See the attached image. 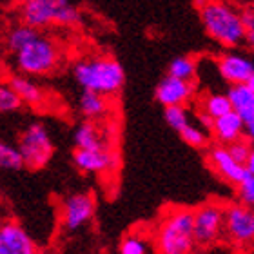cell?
<instances>
[{"instance_id":"obj_1","label":"cell","mask_w":254,"mask_h":254,"mask_svg":"<svg viewBox=\"0 0 254 254\" xmlns=\"http://www.w3.org/2000/svg\"><path fill=\"white\" fill-rule=\"evenodd\" d=\"M201 26L209 37L223 48H238L245 42L247 26L244 9L227 0H196Z\"/></svg>"},{"instance_id":"obj_2","label":"cell","mask_w":254,"mask_h":254,"mask_svg":"<svg viewBox=\"0 0 254 254\" xmlns=\"http://www.w3.org/2000/svg\"><path fill=\"white\" fill-rule=\"evenodd\" d=\"M194 247V211L186 207L165 211L154 233V249L162 254H189Z\"/></svg>"},{"instance_id":"obj_3","label":"cell","mask_w":254,"mask_h":254,"mask_svg":"<svg viewBox=\"0 0 254 254\" xmlns=\"http://www.w3.org/2000/svg\"><path fill=\"white\" fill-rule=\"evenodd\" d=\"M73 76L82 89L113 96L120 93L126 82L124 67L111 57H87L73 65Z\"/></svg>"},{"instance_id":"obj_4","label":"cell","mask_w":254,"mask_h":254,"mask_svg":"<svg viewBox=\"0 0 254 254\" xmlns=\"http://www.w3.org/2000/svg\"><path fill=\"white\" fill-rule=\"evenodd\" d=\"M18 16L37 29L49 26L69 27L80 22V11L69 0H31L18 7Z\"/></svg>"},{"instance_id":"obj_5","label":"cell","mask_w":254,"mask_h":254,"mask_svg":"<svg viewBox=\"0 0 254 254\" xmlns=\"http://www.w3.org/2000/svg\"><path fill=\"white\" fill-rule=\"evenodd\" d=\"M13 60L22 74L44 76L53 73L60 64V49L53 38L38 33V37H35L18 53L13 55Z\"/></svg>"},{"instance_id":"obj_6","label":"cell","mask_w":254,"mask_h":254,"mask_svg":"<svg viewBox=\"0 0 254 254\" xmlns=\"http://www.w3.org/2000/svg\"><path fill=\"white\" fill-rule=\"evenodd\" d=\"M18 149L24 156L26 167L31 171H38L46 167L55 153L53 140L49 136V131L46 129V126H42V124H31L20 132Z\"/></svg>"},{"instance_id":"obj_7","label":"cell","mask_w":254,"mask_h":254,"mask_svg":"<svg viewBox=\"0 0 254 254\" xmlns=\"http://www.w3.org/2000/svg\"><path fill=\"white\" fill-rule=\"evenodd\" d=\"M225 225V209L216 201L201 203L194 209V240L196 247H211L222 238Z\"/></svg>"},{"instance_id":"obj_8","label":"cell","mask_w":254,"mask_h":254,"mask_svg":"<svg viewBox=\"0 0 254 254\" xmlns=\"http://www.w3.org/2000/svg\"><path fill=\"white\" fill-rule=\"evenodd\" d=\"M223 233L234 245L249 247L254 245V207L238 201L225 209Z\"/></svg>"},{"instance_id":"obj_9","label":"cell","mask_w":254,"mask_h":254,"mask_svg":"<svg viewBox=\"0 0 254 254\" xmlns=\"http://www.w3.org/2000/svg\"><path fill=\"white\" fill-rule=\"evenodd\" d=\"M95 216V198L89 192H74L64 198L60 207V223L67 233H74L93 220Z\"/></svg>"},{"instance_id":"obj_10","label":"cell","mask_w":254,"mask_h":254,"mask_svg":"<svg viewBox=\"0 0 254 254\" xmlns=\"http://www.w3.org/2000/svg\"><path fill=\"white\" fill-rule=\"evenodd\" d=\"M74 167L87 175H106L118 167V156L107 149H76L73 153Z\"/></svg>"},{"instance_id":"obj_11","label":"cell","mask_w":254,"mask_h":254,"mask_svg":"<svg viewBox=\"0 0 254 254\" xmlns=\"http://www.w3.org/2000/svg\"><path fill=\"white\" fill-rule=\"evenodd\" d=\"M192 95H194V84L190 80L178 78L173 74H167L160 80V84L156 85V91H154L156 100L164 107L186 106L192 98Z\"/></svg>"},{"instance_id":"obj_12","label":"cell","mask_w":254,"mask_h":254,"mask_svg":"<svg viewBox=\"0 0 254 254\" xmlns=\"http://www.w3.org/2000/svg\"><path fill=\"white\" fill-rule=\"evenodd\" d=\"M37 245L26 229L15 220H7L0 227V254H35Z\"/></svg>"},{"instance_id":"obj_13","label":"cell","mask_w":254,"mask_h":254,"mask_svg":"<svg viewBox=\"0 0 254 254\" xmlns=\"http://www.w3.org/2000/svg\"><path fill=\"white\" fill-rule=\"evenodd\" d=\"M207 160H209V165H211L212 169L216 171L218 175L222 176L225 182L233 184L234 187L238 186L240 182H242V178L247 175L245 165L240 164L238 160L229 153L227 145H223V143L211 147Z\"/></svg>"},{"instance_id":"obj_14","label":"cell","mask_w":254,"mask_h":254,"mask_svg":"<svg viewBox=\"0 0 254 254\" xmlns=\"http://www.w3.org/2000/svg\"><path fill=\"white\" fill-rule=\"evenodd\" d=\"M220 76L227 84H245L249 76L254 73V64L242 55L227 53L222 55L216 62Z\"/></svg>"},{"instance_id":"obj_15","label":"cell","mask_w":254,"mask_h":254,"mask_svg":"<svg viewBox=\"0 0 254 254\" xmlns=\"http://www.w3.org/2000/svg\"><path fill=\"white\" fill-rule=\"evenodd\" d=\"M212 134L216 138L218 143L229 145V143L236 142L240 138L245 136V122L238 113L229 111L222 117L214 118V126H212Z\"/></svg>"},{"instance_id":"obj_16","label":"cell","mask_w":254,"mask_h":254,"mask_svg":"<svg viewBox=\"0 0 254 254\" xmlns=\"http://www.w3.org/2000/svg\"><path fill=\"white\" fill-rule=\"evenodd\" d=\"M233 109L244 118L245 126L254 124V91L247 84H231L227 91Z\"/></svg>"},{"instance_id":"obj_17","label":"cell","mask_w":254,"mask_h":254,"mask_svg":"<svg viewBox=\"0 0 254 254\" xmlns=\"http://www.w3.org/2000/svg\"><path fill=\"white\" fill-rule=\"evenodd\" d=\"M80 113L84 115L87 120H100L111 111V100L107 95L96 93V91L84 89L78 100Z\"/></svg>"},{"instance_id":"obj_18","label":"cell","mask_w":254,"mask_h":254,"mask_svg":"<svg viewBox=\"0 0 254 254\" xmlns=\"http://www.w3.org/2000/svg\"><path fill=\"white\" fill-rule=\"evenodd\" d=\"M74 147L76 149H107L109 142L106 132L95 122L80 124L74 131Z\"/></svg>"},{"instance_id":"obj_19","label":"cell","mask_w":254,"mask_h":254,"mask_svg":"<svg viewBox=\"0 0 254 254\" xmlns=\"http://www.w3.org/2000/svg\"><path fill=\"white\" fill-rule=\"evenodd\" d=\"M38 33L40 29L37 27L29 26L26 22H18V24H13V26L5 31V37H4V46H5V51L13 57L15 53H18L26 44H29L35 37H38Z\"/></svg>"},{"instance_id":"obj_20","label":"cell","mask_w":254,"mask_h":254,"mask_svg":"<svg viewBox=\"0 0 254 254\" xmlns=\"http://www.w3.org/2000/svg\"><path fill=\"white\" fill-rule=\"evenodd\" d=\"M7 84L13 87V89L20 95L22 102L27 104L31 107H38L44 102V91L42 87L33 82V80L26 78V76H20V74H13L7 78Z\"/></svg>"},{"instance_id":"obj_21","label":"cell","mask_w":254,"mask_h":254,"mask_svg":"<svg viewBox=\"0 0 254 254\" xmlns=\"http://www.w3.org/2000/svg\"><path fill=\"white\" fill-rule=\"evenodd\" d=\"M200 109L205 111L207 115H211L212 118H218L225 115V113L233 111V104L229 95H218V93H211L205 95L200 102Z\"/></svg>"},{"instance_id":"obj_22","label":"cell","mask_w":254,"mask_h":254,"mask_svg":"<svg viewBox=\"0 0 254 254\" xmlns=\"http://www.w3.org/2000/svg\"><path fill=\"white\" fill-rule=\"evenodd\" d=\"M0 167L4 171H20L22 167H26L18 145L15 147L5 142L0 143Z\"/></svg>"},{"instance_id":"obj_23","label":"cell","mask_w":254,"mask_h":254,"mask_svg":"<svg viewBox=\"0 0 254 254\" xmlns=\"http://www.w3.org/2000/svg\"><path fill=\"white\" fill-rule=\"evenodd\" d=\"M196 71H198V65H196V60L192 57H176L167 67V74H173V76H178V78L184 80H190V82L194 80Z\"/></svg>"},{"instance_id":"obj_24","label":"cell","mask_w":254,"mask_h":254,"mask_svg":"<svg viewBox=\"0 0 254 254\" xmlns=\"http://www.w3.org/2000/svg\"><path fill=\"white\" fill-rule=\"evenodd\" d=\"M149 249H153V244L147 242V238H143L142 234L138 233L127 234L118 245V253L120 254H145L149 253Z\"/></svg>"},{"instance_id":"obj_25","label":"cell","mask_w":254,"mask_h":254,"mask_svg":"<svg viewBox=\"0 0 254 254\" xmlns=\"http://www.w3.org/2000/svg\"><path fill=\"white\" fill-rule=\"evenodd\" d=\"M180 136L184 142L189 143L190 147H196V149L205 147L207 142H209L207 129H203L201 126H192V124H187V126L182 129Z\"/></svg>"},{"instance_id":"obj_26","label":"cell","mask_w":254,"mask_h":254,"mask_svg":"<svg viewBox=\"0 0 254 254\" xmlns=\"http://www.w3.org/2000/svg\"><path fill=\"white\" fill-rule=\"evenodd\" d=\"M164 118H165V122L169 124L171 129H175L176 132H180L182 129L189 124V113H187L186 106H169V107H165Z\"/></svg>"},{"instance_id":"obj_27","label":"cell","mask_w":254,"mask_h":254,"mask_svg":"<svg viewBox=\"0 0 254 254\" xmlns=\"http://www.w3.org/2000/svg\"><path fill=\"white\" fill-rule=\"evenodd\" d=\"M22 98L9 84H4L0 87V111L2 113H13L18 111L22 107Z\"/></svg>"},{"instance_id":"obj_28","label":"cell","mask_w":254,"mask_h":254,"mask_svg":"<svg viewBox=\"0 0 254 254\" xmlns=\"http://www.w3.org/2000/svg\"><path fill=\"white\" fill-rule=\"evenodd\" d=\"M236 194H238V201L249 207H254V175L247 173L242 178V182L236 186Z\"/></svg>"},{"instance_id":"obj_29","label":"cell","mask_w":254,"mask_h":254,"mask_svg":"<svg viewBox=\"0 0 254 254\" xmlns=\"http://www.w3.org/2000/svg\"><path fill=\"white\" fill-rule=\"evenodd\" d=\"M227 149H229V153L233 154L240 164L245 165V162L249 160V156H251V153H253L254 147H253V142H251L249 138L244 136V138H240V140H236V142L229 143Z\"/></svg>"},{"instance_id":"obj_30","label":"cell","mask_w":254,"mask_h":254,"mask_svg":"<svg viewBox=\"0 0 254 254\" xmlns=\"http://www.w3.org/2000/svg\"><path fill=\"white\" fill-rule=\"evenodd\" d=\"M245 44L249 46L251 51H254V26H251L247 29V37H245Z\"/></svg>"},{"instance_id":"obj_31","label":"cell","mask_w":254,"mask_h":254,"mask_svg":"<svg viewBox=\"0 0 254 254\" xmlns=\"http://www.w3.org/2000/svg\"><path fill=\"white\" fill-rule=\"evenodd\" d=\"M245 169H247V173H251V175H254V149H253V153H251L249 160L245 162Z\"/></svg>"},{"instance_id":"obj_32","label":"cell","mask_w":254,"mask_h":254,"mask_svg":"<svg viewBox=\"0 0 254 254\" xmlns=\"http://www.w3.org/2000/svg\"><path fill=\"white\" fill-rule=\"evenodd\" d=\"M245 84L249 85L251 89H253V91H254V73H253V74H251V76H249V80H247V82H245Z\"/></svg>"},{"instance_id":"obj_33","label":"cell","mask_w":254,"mask_h":254,"mask_svg":"<svg viewBox=\"0 0 254 254\" xmlns=\"http://www.w3.org/2000/svg\"><path fill=\"white\" fill-rule=\"evenodd\" d=\"M11 2H13L15 5H18V7H20V5L27 4V2H31V0H11Z\"/></svg>"}]
</instances>
